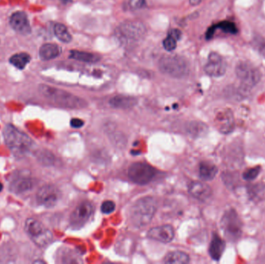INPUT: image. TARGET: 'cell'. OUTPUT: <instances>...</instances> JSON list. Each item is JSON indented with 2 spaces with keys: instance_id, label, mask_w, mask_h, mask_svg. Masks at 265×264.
Listing matches in <instances>:
<instances>
[{
  "instance_id": "cell-16",
  "label": "cell",
  "mask_w": 265,
  "mask_h": 264,
  "mask_svg": "<svg viewBox=\"0 0 265 264\" xmlns=\"http://www.w3.org/2000/svg\"><path fill=\"white\" fill-rule=\"evenodd\" d=\"M34 185L35 184L32 178L26 177L18 178L11 182L10 185V191L16 195H21L31 191L34 188Z\"/></svg>"
},
{
  "instance_id": "cell-12",
  "label": "cell",
  "mask_w": 265,
  "mask_h": 264,
  "mask_svg": "<svg viewBox=\"0 0 265 264\" xmlns=\"http://www.w3.org/2000/svg\"><path fill=\"white\" fill-rule=\"evenodd\" d=\"M227 65L224 58L220 54L216 52H211L206 65L204 67V71L209 76L213 78H219L223 76L226 71Z\"/></svg>"
},
{
  "instance_id": "cell-2",
  "label": "cell",
  "mask_w": 265,
  "mask_h": 264,
  "mask_svg": "<svg viewBox=\"0 0 265 264\" xmlns=\"http://www.w3.org/2000/svg\"><path fill=\"white\" fill-rule=\"evenodd\" d=\"M39 92L49 102L62 108L77 109L85 108L88 105L83 98L49 85H39Z\"/></svg>"
},
{
  "instance_id": "cell-25",
  "label": "cell",
  "mask_w": 265,
  "mask_h": 264,
  "mask_svg": "<svg viewBox=\"0 0 265 264\" xmlns=\"http://www.w3.org/2000/svg\"><path fill=\"white\" fill-rule=\"evenodd\" d=\"M54 31H55L57 38L61 42L68 44L72 41V36L69 34L67 27L64 24H55V27H54Z\"/></svg>"
},
{
  "instance_id": "cell-20",
  "label": "cell",
  "mask_w": 265,
  "mask_h": 264,
  "mask_svg": "<svg viewBox=\"0 0 265 264\" xmlns=\"http://www.w3.org/2000/svg\"><path fill=\"white\" fill-rule=\"evenodd\" d=\"M61 53V47L55 44H45L40 48V58L43 61H49L58 58Z\"/></svg>"
},
{
  "instance_id": "cell-23",
  "label": "cell",
  "mask_w": 265,
  "mask_h": 264,
  "mask_svg": "<svg viewBox=\"0 0 265 264\" xmlns=\"http://www.w3.org/2000/svg\"><path fill=\"white\" fill-rule=\"evenodd\" d=\"M70 58L86 63H95L100 61V57L97 54L79 51H71Z\"/></svg>"
},
{
  "instance_id": "cell-10",
  "label": "cell",
  "mask_w": 265,
  "mask_h": 264,
  "mask_svg": "<svg viewBox=\"0 0 265 264\" xmlns=\"http://www.w3.org/2000/svg\"><path fill=\"white\" fill-rule=\"evenodd\" d=\"M94 207L89 202H83L76 207L70 218L71 225L74 229H80L89 221L93 215Z\"/></svg>"
},
{
  "instance_id": "cell-17",
  "label": "cell",
  "mask_w": 265,
  "mask_h": 264,
  "mask_svg": "<svg viewBox=\"0 0 265 264\" xmlns=\"http://www.w3.org/2000/svg\"><path fill=\"white\" fill-rule=\"evenodd\" d=\"M226 248V242L217 234H213V238L209 244V253L211 258L214 260L218 261L223 256Z\"/></svg>"
},
{
  "instance_id": "cell-9",
  "label": "cell",
  "mask_w": 265,
  "mask_h": 264,
  "mask_svg": "<svg viewBox=\"0 0 265 264\" xmlns=\"http://www.w3.org/2000/svg\"><path fill=\"white\" fill-rule=\"evenodd\" d=\"M145 33V25L138 21H126L119 26L118 31L119 38L126 41H138L144 38Z\"/></svg>"
},
{
  "instance_id": "cell-6",
  "label": "cell",
  "mask_w": 265,
  "mask_h": 264,
  "mask_svg": "<svg viewBox=\"0 0 265 264\" xmlns=\"http://www.w3.org/2000/svg\"><path fill=\"white\" fill-rule=\"evenodd\" d=\"M235 71L236 76L241 81L242 86L245 89L253 88L261 79V74L258 68L247 61L238 63Z\"/></svg>"
},
{
  "instance_id": "cell-30",
  "label": "cell",
  "mask_w": 265,
  "mask_h": 264,
  "mask_svg": "<svg viewBox=\"0 0 265 264\" xmlns=\"http://www.w3.org/2000/svg\"><path fill=\"white\" fill-rule=\"evenodd\" d=\"M163 47L166 51H172L176 48L177 40L172 36L169 35L164 40Z\"/></svg>"
},
{
  "instance_id": "cell-36",
  "label": "cell",
  "mask_w": 265,
  "mask_h": 264,
  "mask_svg": "<svg viewBox=\"0 0 265 264\" xmlns=\"http://www.w3.org/2000/svg\"><path fill=\"white\" fill-rule=\"evenodd\" d=\"M202 0H190V3L192 5H198L200 4Z\"/></svg>"
},
{
  "instance_id": "cell-22",
  "label": "cell",
  "mask_w": 265,
  "mask_h": 264,
  "mask_svg": "<svg viewBox=\"0 0 265 264\" xmlns=\"http://www.w3.org/2000/svg\"><path fill=\"white\" fill-rule=\"evenodd\" d=\"M190 261L189 255L181 251H174L167 254L164 259L165 263L169 264H185Z\"/></svg>"
},
{
  "instance_id": "cell-24",
  "label": "cell",
  "mask_w": 265,
  "mask_h": 264,
  "mask_svg": "<svg viewBox=\"0 0 265 264\" xmlns=\"http://www.w3.org/2000/svg\"><path fill=\"white\" fill-rule=\"evenodd\" d=\"M31 56L27 53H20V54H14L10 58V63L14 65L15 68L20 70L24 69L28 63L31 61Z\"/></svg>"
},
{
  "instance_id": "cell-4",
  "label": "cell",
  "mask_w": 265,
  "mask_h": 264,
  "mask_svg": "<svg viewBox=\"0 0 265 264\" xmlns=\"http://www.w3.org/2000/svg\"><path fill=\"white\" fill-rule=\"evenodd\" d=\"M159 69L165 75L182 78L189 74V65L185 58L178 55L164 56L158 63Z\"/></svg>"
},
{
  "instance_id": "cell-35",
  "label": "cell",
  "mask_w": 265,
  "mask_h": 264,
  "mask_svg": "<svg viewBox=\"0 0 265 264\" xmlns=\"http://www.w3.org/2000/svg\"><path fill=\"white\" fill-rule=\"evenodd\" d=\"M216 25L211 27L210 28H209L207 32H206V39L209 40L211 38H213V34H214L215 31H216Z\"/></svg>"
},
{
  "instance_id": "cell-1",
  "label": "cell",
  "mask_w": 265,
  "mask_h": 264,
  "mask_svg": "<svg viewBox=\"0 0 265 264\" xmlns=\"http://www.w3.org/2000/svg\"><path fill=\"white\" fill-rule=\"evenodd\" d=\"M6 144L17 158H24L34 151V141L28 134L20 130L12 124H7L4 129Z\"/></svg>"
},
{
  "instance_id": "cell-7",
  "label": "cell",
  "mask_w": 265,
  "mask_h": 264,
  "mask_svg": "<svg viewBox=\"0 0 265 264\" xmlns=\"http://www.w3.org/2000/svg\"><path fill=\"white\" fill-rule=\"evenodd\" d=\"M221 226L229 240L236 241L240 237L243 225L234 209H229L225 212L221 220Z\"/></svg>"
},
{
  "instance_id": "cell-34",
  "label": "cell",
  "mask_w": 265,
  "mask_h": 264,
  "mask_svg": "<svg viewBox=\"0 0 265 264\" xmlns=\"http://www.w3.org/2000/svg\"><path fill=\"white\" fill-rule=\"evenodd\" d=\"M169 35L172 36L175 39H176L177 41H179L180 39L181 36H182V33L179 30H172V31H169Z\"/></svg>"
},
{
  "instance_id": "cell-29",
  "label": "cell",
  "mask_w": 265,
  "mask_h": 264,
  "mask_svg": "<svg viewBox=\"0 0 265 264\" xmlns=\"http://www.w3.org/2000/svg\"><path fill=\"white\" fill-rule=\"evenodd\" d=\"M260 172V167L257 166L254 168H250V169L246 170L243 172V178L245 181H250L256 179L258 176Z\"/></svg>"
},
{
  "instance_id": "cell-8",
  "label": "cell",
  "mask_w": 265,
  "mask_h": 264,
  "mask_svg": "<svg viewBox=\"0 0 265 264\" xmlns=\"http://www.w3.org/2000/svg\"><path fill=\"white\" fill-rule=\"evenodd\" d=\"M129 180L138 185H148L155 178L157 171L145 162L134 163L128 168Z\"/></svg>"
},
{
  "instance_id": "cell-38",
  "label": "cell",
  "mask_w": 265,
  "mask_h": 264,
  "mask_svg": "<svg viewBox=\"0 0 265 264\" xmlns=\"http://www.w3.org/2000/svg\"><path fill=\"white\" fill-rule=\"evenodd\" d=\"M61 2L65 3V4H66V3L70 2L71 0H61Z\"/></svg>"
},
{
  "instance_id": "cell-13",
  "label": "cell",
  "mask_w": 265,
  "mask_h": 264,
  "mask_svg": "<svg viewBox=\"0 0 265 264\" xmlns=\"http://www.w3.org/2000/svg\"><path fill=\"white\" fill-rule=\"evenodd\" d=\"M148 236L150 239L154 240L168 243L173 240L175 237V231L172 225H161V226L154 227L150 229L148 232Z\"/></svg>"
},
{
  "instance_id": "cell-33",
  "label": "cell",
  "mask_w": 265,
  "mask_h": 264,
  "mask_svg": "<svg viewBox=\"0 0 265 264\" xmlns=\"http://www.w3.org/2000/svg\"><path fill=\"white\" fill-rule=\"evenodd\" d=\"M70 125L74 129H79L81 127L83 126L84 121L82 120V119H78V118H74L70 122Z\"/></svg>"
},
{
  "instance_id": "cell-18",
  "label": "cell",
  "mask_w": 265,
  "mask_h": 264,
  "mask_svg": "<svg viewBox=\"0 0 265 264\" xmlns=\"http://www.w3.org/2000/svg\"><path fill=\"white\" fill-rule=\"evenodd\" d=\"M109 104L112 108L128 109L138 104V99L135 97L128 95H116L109 99Z\"/></svg>"
},
{
  "instance_id": "cell-14",
  "label": "cell",
  "mask_w": 265,
  "mask_h": 264,
  "mask_svg": "<svg viewBox=\"0 0 265 264\" xmlns=\"http://www.w3.org/2000/svg\"><path fill=\"white\" fill-rule=\"evenodd\" d=\"M10 24L13 29L21 35H28L31 33V24L25 13L16 12L13 14L10 19Z\"/></svg>"
},
{
  "instance_id": "cell-15",
  "label": "cell",
  "mask_w": 265,
  "mask_h": 264,
  "mask_svg": "<svg viewBox=\"0 0 265 264\" xmlns=\"http://www.w3.org/2000/svg\"><path fill=\"white\" fill-rule=\"evenodd\" d=\"M189 193L199 201L206 202L213 195V190L207 184L201 181H193L189 185Z\"/></svg>"
},
{
  "instance_id": "cell-19",
  "label": "cell",
  "mask_w": 265,
  "mask_h": 264,
  "mask_svg": "<svg viewBox=\"0 0 265 264\" xmlns=\"http://www.w3.org/2000/svg\"><path fill=\"white\" fill-rule=\"evenodd\" d=\"M216 123L221 133L228 134L231 132L234 127L233 114L229 110L221 112L217 115Z\"/></svg>"
},
{
  "instance_id": "cell-3",
  "label": "cell",
  "mask_w": 265,
  "mask_h": 264,
  "mask_svg": "<svg viewBox=\"0 0 265 264\" xmlns=\"http://www.w3.org/2000/svg\"><path fill=\"white\" fill-rule=\"evenodd\" d=\"M158 209V202L153 197L140 198L134 204L129 212L132 225L142 228L152 222Z\"/></svg>"
},
{
  "instance_id": "cell-32",
  "label": "cell",
  "mask_w": 265,
  "mask_h": 264,
  "mask_svg": "<svg viewBox=\"0 0 265 264\" xmlns=\"http://www.w3.org/2000/svg\"><path fill=\"white\" fill-rule=\"evenodd\" d=\"M129 5L134 10H138L145 5V0H130Z\"/></svg>"
},
{
  "instance_id": "cell-37",
  "label": "cell",
  "mask_w": 265,
  "mask_h": 264,
  "mask_svg": "<svg viewBox=\"0 0 265 264\" xmlns=\"http://www.w3.org/2000/svg\"><path fill=\"white\" fill-rule=\"evenodd\" d=\"M3 189H4V185L2 183H0V192H2Z\"/></svg>"
},
{
  "instance_id": "cell-5",
  "label": "cell",
  "mask_w": 265,
  "mask_h": 264,
  "mask_svg": "<svg viewBox=\"0 0 265 264\" xmlns=\"http://www.w3.org/2000/svg\"><path fill=\"white\" fill-rule=\"evenodd\" d=\"M24 230L31 240L40 247L47 246L53 240L51 231L35 218H30L26 220Z\"/></svg>"
},
{
  "instance_id": "cell-26",
  "label": "cell",
  "mask_w": 265,
  "mask_h": 264,
  "mask_svg": "<svg viewBox=\"0 0 265 264\" xmlns=\"http://www.w3.org/2000/svg\"><path fill=\"white\" fill-rule=\"evenodd\" d=\"M38 161L44 166H51L55 163V158L51 152L48 151H40L36 153Z\"/></svg>"
},
{
  "instance_id": "cell-28",
  "label": "cell",
  "mask_w": 265,
  "mask_h": 264,
  "mask_svg": "<svg viewBox=\"0 0 265 264\" xmlns=\"http://www.w3.org/2000/svg\"><path fill=\"white\" fill-rule=\"evenodd\" d=\"M207 127L203 123L200 122H192L189 127V134L194 137H201L202 134H206Z\"/></svg>"
},
{
  "instance_id": "cell-21",
  "label": "cell",
  "mask_w": 265,
  "mask_h": 264,
  "mask_svg": "<svg viewBox=\"0 0 265 264\" xmlns=\"http://www.w3.org/2000/svg\"><path fill=\"white\" fill-rule=\"evenodd\" d=\"M218 173V168L213 163L203 161L199 165V174L203 181H211L214 179Z\"/></svg>"
},
{
  "instance_id": "cell-11",
  "label": "cell",
  "mask_w": 265,
  "mask_h": 264,
  "mask_svg": "<svg viewBox=\"0 0 265 264\" xmlns=\"http://www.w3.org/2000/svg\"><path fill=\"white\" fill-rule=\"evenodd\" d=\"M61 198L59 190L51 185H44L38 190L37 201L39 205L47 208L55 207Z\"/></svg>"
},
{
  "instance_id": "cell-27",
  "label": "cell",
  "mask_w": 265,
  "mask_h": 264,
  "mask_svg": "<svg viewBox=\"0 0 265 264\" xmlns=\"http://www.w3.org/2000/svg\"><path fill=\"white\" fill-rule=\"evenodd\" d=\"M216 29H220L224 33L228 34H235L238 32L237 27L236 24L231 21H222L216 25Z\"/></svg>"
},
{
  "instance_id": "cell-31",
  "label": "cell",
  "mask_w": 265,
  "mask_h": 264,
  "mask_svg": "<svg viewBox=\"0 0 265 264\" xmlns=\"http://www.w3.org/2000/svg\"><path fill=\"white\" fill-rule=\"evenodd\" d=\"M116 208V205L112 201H105L101 205V211L105 215H109L114 212Z\"/></svg>"
}]
</instances>
